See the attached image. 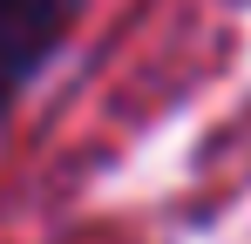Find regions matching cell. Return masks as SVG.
I'll use <instances>...</instances> for the list:
<instances>
[{"label": "cell", "instance_id": "6da1fadb", "mask_svg": "<svg viewBox=\"0 0 251 244\" xmlns=\"http://www.w3.org/2000/svg\"><path fill=\"white\" fill-rule=\"evenodd\" d=\"M82 0H0V109L21 81L48 61V48L68 34Z\"/></svg>", "mask_w": 251, "mask_h": 244}]
</instances>
